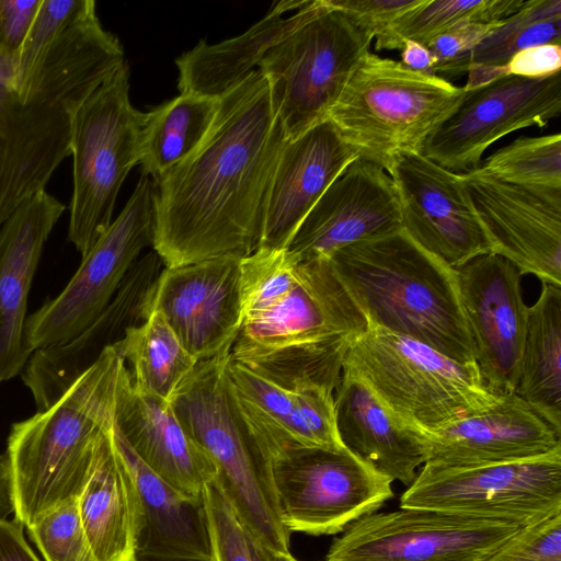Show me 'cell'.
<instances>
[{
	"label": "cell",
	"instance_id": "cell-1",
	"mask_svg": "<svg viewBox=\"0 0 561 561\" xmlns=\"http://www.w3.org/2000/svg\"><path fill=\"white\" fill-rule=\"evenodd\" d=\"M287 141L256 69L219 99L204 141L156 184L152 247L164 267L242 259L259 248L270 184Z\"/></svg>",
	"mask_w": 561,
	"mask_h": 561
},
{
	"label": "cell",
	"instance_id": "cell-2",
	"mask_svg": "<svg viewBox=\"0 0 561 561\" xmlns=\"http://www.w3.org/2000/svg\"><path fill=\"white\" fill-rule=\"evenodd\" d=\"M96 13L67 28L9 92L0 113V227L71 154L73 117L124 62Z\"/></svg>",
	"mask_w": 561,
	"mask_h": 561
},
{
	"label": "cell",
	"instance_id": "cell-3",
	"mask_svg": "<svg viewBox=\"0 0 561 561\" xmlns=\"http://www.w3.org/2000/svg\"><path fill=\"white\" fill-rule=\"evenodd\" d=\"M330 261L367 327L414 339L459 363H476L456 270L402 228L346 245Z\"/></svg>",
	"mask_w": 561,
	"mask_h": 561
},
{
	"label": "cell",
	"instance_id": "cell-4",
	"mask_svg": "<svg viewBox=\"0 0 561 561\" xmlns=\"http://www.w3.org/2000/svg\"><path fill=\"white\" fill-rule=\"evenodd\" d=\"M123 364L107 347L56 403L12 424L5 454L14 517L26 528L81 495L113 424Z\"/></svg>",
	"mask_w": 561,
	"mask_h": 561
},
{
	"label": "cell",
	"instance_id": "cell-5",
	"mask_svg": "<svg viewBox=\"0 0 561 561\" xmlns=\"http://www.w3.org/2000/svg\"><path fill=\"white\" fill-rule=\"evenodd\" d=\"M230 353L198 362L171 405L215 466L214 482L244 529L263 545L288 553L290 533L277 507L272 455L236 399L228 376Z\"/></svg>",
	"mask_w": 561,
	"mask_h": 561
},
{
	"label": "cell",
	"instance_id": "cell-6",
	"mask_svg": "<svg viewBox=\"0 0 561 561\" xmlns=\"http://www.w3.org/2000/svg\"><path fill=\"white\" fill-rule=\"evenodd\" d=\"M344 367L360 377L398 421L419 433L485 411L502 398L488 390L476 363H459L378 328L367 327L352 340Z\"/></svg>",
	"mask_w": 561,
	"mask_h": 561
},
{
	"label": "cell",
	"instance_id": "cell-7",
	"mask_svg": "<svg viewBox=\"0 0 561 561\" xmlns=\"http://www.w3.org/2000/svg\"><path fill=\"white\" fill-rule=\"evenodd\" d=\"M463 88L369 53L330 111L339 133L385 171L402 154L421 153L435 127L455 108Z\"/></svg>",
	"mask_w": 561,
	"mask_h": 561
},
{
	"label": "cell",
	"instance_id": "cell-8",
	"mask_svg": "<svg viewBox=\"0 0 561 561\" xmlns=\"http://www.w3.org/2000/svg\"><path fill=\"white\" fill-rule=\"evenodd\" d=\"M144 122L145 113L129 99L126 61L83 101L73 117L68 240L82 257L110 227L119 188L139 164Z\"/></svg>",
	"mask_w": 561,
	"mask_h": 561
},
{
	"label": "cell",
	"instance_id": "cell-9",
	"mask_svg": "<svg viewBox=\"0 0 561 561\" xmlns=\"http://www.w3.org/2000/svg\"><path fill=\"white\" fill-rule=\"evenodd\" d=\"M373 39L346 13L320 0L310 19L268 49L257 69L288 140L328 119Z\"/></svg>",
	"mask_w": 561,
	"mask_h": 561
},
{
	"label": "cell",
	"instance_id": "cell-10",
	"mask_svg": "<svg viewBox=\"0 0 561 561\" xmlns=\"http://www.w3.org/2000/svg\"><path fill=\"white\" fill-rule=\"evenodd\" d=\"M157 185L141 174L131 196L90 251L64 290L25 321L24 343L36 350L82 333L112 300L140 252L153 244Z\"/></svg>",
	"mask_w": 561,
	"mask_h": 561
},
{
	"label": "cell",
	"instance_id": "cell-11",
	"mask_svg": "<svg viewBox=\"0 0 561 561\" xmlns=\"http://www.w3.org/2000/svg\"><path fill=\"white\" fill-rule=\"evenodd\" d=\"M272 477L288 533L339 534L393 495V481L345 447L283 448L272 457Z\"/></svg>",
	"mask_w": 561,
	"mask_h": 561
},
{
	"label": "cell",
	"instance_id": "cell-12",
	"mask_svg": "<svg viewBox=\"0 0 561 561\" xmlns=\"http://www.w3.org/2000/svg\"><path fill=\"white\" fill-rule=\"evenodd\" d=\"M400 507L512 520L527 526L561 510V448L474 467L423 465Z\"/></svg>",
	"mask_w": 561,
	"mask_h": 561
},
{
	"label": "cell",
	"instance_id": "cell-13",
	"mask_svg": "<svg viewBox=\"0 0 561 561\" xmlns=\"http://www.w3.org/2000/svg\"><path fill=\"white\" fill-rule=\"evenodd\" d=\"M522 524L427 508L371 513L335 538L324 561H484Z\"/></svg>",
	"mask_w": 561,
	"mask_h": 561
},
{
	"label": "cell",
	"instance_id": "cell-14",
	"mask_svg": "<svg viewBox=\"0 0 561 561\" xmlns=\"http://www.w3.org/2000/svg\"><path fill=\"white\" fill-rule=\"evenodd\" d=\"M560 114V72L537 79L503 76L463 89L421 153L446 170L467 173L480 165L484 151L502 137L526 127H543Z\"/></svg>",
	"mask_w": 561,
	"mask_h": 561
},
{
	"label": "cell",
	"instance_id": "cell-15",
	"mask_svg": "<svg viewBox=\"0 0 561 561\" xmlns=\"http://www.w3.org/2000/svg\"><path fill=\"white\" fill-rule=\"evenodd\" d=\"M492 253L519 274L561 285V190L510 184L481 173H461Z\"/></svg>",
	"mask_w": 561,
	"mask_h": 561
},
{
	"label": "cell",
	"instance_id": "cell-16",
	"mask_svg": "<svg viewBox=\"0 0 561 561\" xmlns=\"http://www.w3.org/2000/svg\"><path fill=\"white\" fill-rule=\"evenodd\" d=\"M399 201L401 228L424 250L457 268L492 253L461 173L422 153L402 154L388 171Z\"/></svg>",
	"mask_w": 561,
	"mask_h": 561
},
{
	"label": "cell",
	"instance_id": "cell-17",
	"mask_svg": "<svg viewBox=\"0 0 561 561\" xmlns=\"http://www.w3.org/2000/svg\"><path fill=\"white\" fill-rule=\"evenodd\" d=\"M456 273L481 379L495 396L514 393L528 318L520 274L494 253L468 261Z\"/></svg>",
	"mask_w": 561,
	"mask_h": 561
},
{
	"label": "cell",
	"instance_id": "cell-18",
	"mask_svg": "<svg viewBox=\"0 0 561 561\" xmlns=\"http://www.w3.org/2000/svg\"><path fill=\"white\" fill-rule=\"evenodd\" d=\"M241 257L163 267L151 307L197 360L231 352L242 325Z\"/></svg>",
	"mask_w": 561,
	"mask_h": 561
},
{
	"label": "cell",
	"instance_id": "cell-19",
	"mask_svg": "<svg viewBox=\"0 0 561 561\" xmlns=\"http://www.w3.org/2000/svg\"><path fill=\"white\" fill-rule=\"evenodd\" d=\"M366 329L330 259L299 262L296 286L273 310L243 324L231 357L244 362L288 346L354 337Z\"/></svg>",
	"mask_w": 561,
	"mask_h": 561
},
{
	"label": "cell",
	"instance_id": "cell-20",
	"mask_svg": "<svg viewBox=\"0 0 561 561\" xmlns=\"http://www.w3.org/2000/svg\"><path fill=\"white\" fill-rule=\"evenodd\" d=\"M228 376L244 417L272 457L289 446L344 447L334 410L341 378L270 379L231 353Z\"/></svg>",
	"mask_w": 561,
	"mask_h": 561
},
{
	"label": "cell",
	"instance_id": "cell-21",
	"mask_svg": "<svg viewBox=\"0 0 561 561\" xmlns=\"http://www.w3.org/2000/svg\"><path fill=\"white\" fill-rule=\"evenodd\" d=\"M163 267L157 252H148L131 266L110 304L82 333L65 344L32 353L22 380L37 412L56 403L127 329L146 321L152 312L153 290Z\"/></svg>",
	"mask_w": 561,
	"mask_h": 561
},
{
	"label": "cell",
	"instance_id": "cell-22",
	"mask_svg": "<svg viewBox=\"0 0 561 561\" xmlns=\"http://www.w3.org/2000/svg\"><path fill=\"white\" fill-rule=\"evenodd\" d=\"M399 229L400 207L390 175L357 158L307 214L287 251L298 263L330 259L346 245Z\"/></svg>",
	"mask_w": 561,
	"mask_h": 561
},
{
	"label": "cell",
	"instance_id": "cell-23",
	"mask_svg": "<svg viewBox=\"0 0 561 561\" xmlns=\"http://www.w3.org/2000/svg\"><path fill=\"white\" fill-rule=\"evenodd\" d=\"M421 435L424 465L442 468L523 460L561 448V435L515 393L502 396L485 411Z\"/></svg>",
	"mask_w": 561,
	"mask_h": 561
},
{
	"label": "cell",
	"instance_id": "cell-24",
	"mask_svg": "<svg viewBox=\"0 0 561 561\" xmlns=\"http://www.w3.org/2000/svg\"><path fill=\"white\" fill-rule=\"evenodd\" d=\"M357 158L330 119L288 140L270 184L259 248L287 249L307 214Z\"/></svg>",
	"mask_w": 561,
	"mask_h": 561
},
{
	"label": "cell",
	"instance_id": "cell-25",
	"mask_svg": "<svg viewBox=\"0 0 561 561\" xmlns=\"http://www.w3.org/2000/svg\"><path fill=\"white\" fill-rule=\"evenodd\" d=\"M113 425L136 456L182 494L202 499L216 468L187 434L170 402L137 388L123 364Z\"/></svg>",
	"mask_w": 561,
	"mask_h": 561
},
{
	"label": "cell",
	"instance_id": "cell-26",
	"mask_svg": "<svg viewBox=\"0 0 561 561\" xmlns=\"http://www.w3.org/2000/svg\"><path fill=\"white\" fill-rule=\"evenodd\" d=\"M65 209L43 190L0 227V383L22 373L32 355L24 343L28 293L44 244Z\"/></svg>",
	"mask_w": 561,
	"mask_h": 561
},
{
	"label": "cell",
	"instance_id": "cell-27",
	"mask_svg": "<svg viewBox=\"0 0 561 561\" xmlns=\"http://www.w3.org/2000/svg\"><path fill=\"white\" fill-rule=\"evenodd\" d=\"M136 493V561H210L204 497H188L150 470L112 425Z\"/></svg>",
	"mask_w": 561,
	"mask_h": 561
},
{
	"label": "cell",
	"instance_id": "cell-28",
	"mask_svg": "<svg viewBox=\"0 0 561 561\" xmlns=\"http://www.w3.org/2000/svg\"><path fill=\"white\" fill-rule=\"evenodd\" d=\"M335 426L342 445L381 474L408 488L425 462L421 433L403 425L370 388L343 367L334 394Z\"/></svg>",
	"mask_w": 561,
	"mask_h": 561
},
{
	"label": "cell",
	"instance_id": "cell-29",
	"mask_svg": "<svg viewBox=\"0 0 561 561\" xmlns=\"http://www.w3.org/2000/svg\"><path fill=\"white\" fill-rule=\"evenodd\" d=\"M320 0H283L241 35L208 44L199 41L176 58L179 90L220 99L256 70L270 48L312 16Z\"/></svg>",
	"mask_w": 561,
	"mask_h": 561
},
{
	"label": "cell",
	"instance_id": "cell-30",
	"mask_svg": "<svg viewBox=\"0 0 561 561\" xmlns=\"http://www.w3.org/2000/svg\"><path fill=\"white\" fill-rule=\"evenodd\" d=\"M78 507L96 561H136V493L113 445L112 427L100 446Z\"/></svg>",
	"mask_w": 561,
	"mask_h": 561
},
{
	"label": "cell",
	"instance_id": "cell-31",
	"mask_svg": "<svg viewBox=\"0 0 561 561\" xmlns=\"http://www.w3.org/2000/svg\"><path fill=\"white\" fill-rule=\"evenodd\" d=\"M561 286L542 284L528 307L515 394L561 435Z\"/></svg>",
	"mask_w": 561,
	"mask_h": 561
},
{
	"label": "cell",
	"instance_id": "cell-32",
	"mask_svg": "<svg viewBox=\"0 0 561 561\" xmlns=\"http://www.w3.org/2000/svg\"><path fill=\"white\" fill-rule=\"evenodd\" d=\"M219 99L180 93L145 113L140 137L142 174L157 184L191 156L210 130Z\"/></svg>",
	"mask_w": 561,
	"mask_h": 561
},
{
	"label": "cell",
	"instance_id": "cell-33",
	"mask_svg": "<svg viewBox=\"0 0 561 561\" xmlns=\"http://www.w3.org/2000/svg\"><path fill=\"white\" fill-rule=\"evenodd\" d=\"M112 346L137 388L170 403L198 363L158 310Z\"/></svg>",
	"mask_w": 561,
	"mask_h": 561
},
{
	"label": "cell",
	"instance_id": "cell-34",
	"mask_svg": "<svg viewBox=\"0 0 561 561\" xmlns=\"http://www.w3.org/2000/svg\"><path fill=\"white\" fill-rule=\"evenodd\" d=\"M524 0H423L381 36L376 49H401L404 41L428 46L438 36L472 23H495L517 12Z\"/></svg>",
	"mask_w": 561,
	"mask_h": 561
},
{
	"label": "cell",
	"instance_id": "cell-35",
	"mask_svg": "<svg viewBox=\"0 0 561 561\" xmlns=\"http://www.w3.org/2000/svg\"><path fill=\"white\" fill-rule=\"evenodd\" d=\"M477 169L510 184L561 190V135L520 136L494 151Z\"/></svg>",
	"mask_w": 561,
	"mask_h": 561
},
{
	"label": "cell",
	"instance_id": "cell-36",
	"mask_svg": "<svg viewBox=\"0 0 561 561\" xmlns=\"http://www.w3.org/2000/svg\"><path fill=\"white\" fill-rule=\"evenodd\" d=\"M298 264L287 249L259 248L241 259L243 324L266 314L288 296L298 280Z\"/></svg>",
	"mask_w": 561,
	"mask_h": 561
},
{
	"label": "cell",
	"instance_id": "cell-37",
	"mask_svg": "<svg viewBox=\"0 0 561 561\" xmlns=\"http://www.w3.org/2000/svg\"><path fill=\"white\" fill-rule=\"evenodd\" d=\"M27 531L45 561H96L82 527L78 500L45 513Z\"/></svg>",
	"mask_w": 561,
	"mask_h": 561
},
{
	"label": "cell",
	"instance_id": "cell-38",
	"mask_svg": "<svg viewBox=\"0 0 561 561\" xmlns=\"http://www.w3.org/2000/svg\"><path fill=\"white\" fill-rule=\"evenodd\" d=\"M95 13L93 0H43L16 61L14 83L26 76L42 53L61 33Z\"/></svg>",
	"mask_w": 561,
	"mask_h": 561
},
{
	"label": "cell",
	"instance_id": "cell-39",
	"mask_svg": "<svg viewBox=\"0 0 561 561\" xmlns=\"http://www.w3.org/2000/svg\"><path fill=\"white\" fill-rule=\"evenodd\" d=\"M561 15V0H529L500 24L477 46L471 67L495 68L505 66L514 41L533 23ZM469 68V69H470Z\"/></svg>",
	"mask_w": 561,
	"mask_h": 561
},
{
	"label": "cell",
	"instance_id": "cell-40",
	"mask_svg": "<svg viewBox=\"0 0 561 561\" xmlns=\"http://www.w3.org/2000/svg\"><path fill=\"white\" fill-rule=\"evenodd\" d=\"M210 538V561H252L248 531L219 488L211 482L204 490Z\"/></svg>",
	"mask_w": 561,
	"mask_h": 561
},
{
	"label": "cell",
	"instance_id": "cell-41",
	"mask_svg": "<svg viewBox=\"0 0 561 561\" xmlns=\"http://www.w3.org/2000/svg\"><path fill=\"white\" fill-rule=\"evenodd\" d=\"M484 561H561V510L522 527Z\"/></svg>",
	"mask_w": 561,
	"mask_h": 561
},
{
	"label": "cell",
	"instance_id": "cell-42",
	"mask_svg": "<svg viewBox=\"0 0 561 561\" xmlns=\"http://www.w3.org/2000/svg\"><path fill=\"white\" fill-rule=\"evenodd\" d=\"M500 22L462 25L435 38L427 46L434 59V75L447 81L468 75L477 46Z\"/></svg>",
	"mask_w": 561,
	"mask_h": 561
},
{
	"label": "cell",
	"instance_id": "cell-43",
	"mask_svg": "<svg viewBox=\"0 0 561 561\" xmlns=\"http://www.w3.org/2000/svg\"><path fill=\"white\" fill-rule=\"evenodd\" d=\"M346 13L359 27L377 38L385 34L403 14L423 0H327Z\"/></svg>",
	"mask_w": 561,
	"mask_h": 561
},
{
	"label": "cell",
	"instance_id": "cell-44",
	"mask_svg": "<svg viewBox=\"0 0 561 561\" xmlns=\"http://www.w3.org/2000/svg\"><path fill=\"white\" fill-rule=\"evenodd\" d=\"M43 0H0V54L16 65Z\"/></svg>",
	"mask_w": 561,
	"mask_h": 561
},
{
	"label": "cell",
	"instance_id": "cell-45",
	"mask_svg": "<svg viewBox=\"0 0 561 561\" xmlns=\"http://www.w3.org/2000/svg\"><path fill=\"white\" fill-rule=\"evenodd\" d=\"M503 67L505 76L537 79L556 75L561 68V45L545 44L523 49Z\"/></svg>",
	"mask_w": 561,
	"mask_h": 561
},
{
	"label": "cell",
	"instance_id": "cell-46",
	"mask_svg": "<svg viewBox=\"0 0 561 561\" xmlns=\"http://www.w3.org/2000/svg\"><path fill=\"white\" fill-rule=\"evenodd\" d=\"M0 561H39L25 540L23 525L15 518L0 519Z\"/></svg>",
	"mask_w": 561,
	"mask_h": 561
},
{
	"label": "cell",
	"instance_id": "cell-47",
	"mask_svg": "<svg viewBox=\"0 0 561 561\" xmlns=\"http://www.w3.org/2000/svg\"><path fill=\"white\" fill-rule=\"evenodd\" d=\"M400 50V62L403 66L420 73L435 76L434 59L427 46L414 41H404Z\"/></svg>",
	"mask_w": 561,
	"mask_h": 561
},
{
	"label": "cell",
	"instance_id": "cell-48",
	"mask_svg": "<svg viewBox=\"0 0 561 561\" xmlns=\"http://www.w3.org/2000/svg\"><path fill=\"white\" fill-rule=\"evenodd\" d=\"M14 512L9 459L0 454V519Z\"/></svg>",
	"mask_w": 561,
	"mask_h": 561
},
{
	"label": "cell",
	"instance_id": "cell-49",
	"mask_svg": "<svg viewBox=\"0 0 561 561\" xmlns=\"http://www.w3.org/2000/svg\"><path fill=\"white\" fill-rule=\"evenodd\" d=\"M248 537L252 561H298L290 552L276 551L263 545L249 533Z\"/></svg>",
	"mask_w": 561,
	"mask_h": 561
},
{
	"label": "cell",
	"instance_id": "cell-50",
	"mask_svg": "<svg viewBox=\"0 0 561 561\" xmlns=\"http://www.w3.org/2000/svg\"><path fill=\"white\" fill-rule=\"evenodd\" d=\"M15 65L0 54V113L14 83Z\"/></svg>",
	"mask_w": 561,
	"mask_h": 561
}]
</instances>
